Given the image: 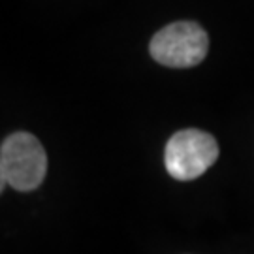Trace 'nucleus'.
Here are the masks:
<instances>
[{
    "label": "nucleus",
    "instance_id": "1",
    "mask_svg": "<svg viewBox=\"0 0 254 254\" xmlns=\"http://www.w3.org/2000/svg\"><path fill=\"white\" fill-rule=\"evenodd\" d=\"M47 173V154L36 136L15 132L0 147V175L2 190L9 185L15 190L30 192L38 189Z\"/></svg>",
    "mask_w": 254,
    "mask_h": 254
},
{
    "label": "nucleus",
    "instance_id": "3",
    "mask_svg": "<svg viewBox=\"0 0 254 254\" xmlns=\"http://www.w3.org/2000/svg\"><path fill=\"white\" fill-rule=\"evenodd\" d=\"M209 49L205 30L194 21H177L158 30L151 40V57L170 68H190L200 64Z\"/></svg>",
    "mask_w": 254,
    "mask_h": 254
},
{
    "label": "nucleus",
    "instance_id": "2",
    "mask_svg": "<svg viewBox=\"0 0 254 254\" xmlns=\"http://www.w3.org/2000/svg\"><path fill=\"white\" fill-rule=\"evenodd\" d=\"M218 158L217 139L198 128L175 132L164 151L166 170L177 181H194Z\"/></svg>",
    "mask_w": 254,
    "mask_h": 254
}]
</instances>
